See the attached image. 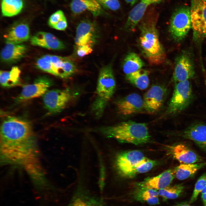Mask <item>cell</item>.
Here are the masks:
<instances>
[{
	"instance_id": "obj_5",
	"label": "cell",
	"mask_w": 206,
	"mask_h": 206,
	"mask_svg": "<svg viewBox=\"0 0 206 206\" xmlns=\"http://www.w3.org/2000/svg\"><path fill=\"white\" fill-rule=\"evenodd\" d=\"M193 98L192 85L189 80L175 83L167 114H174L181 112L190 105Z\"/></svg>"
},
{
	"instance_id": "obj_43",
	"label": "cell",
	"mask_w": 206,
	"mask_h": 206,
	"mask_svg": "<svg viewBox=\"0 0 206 206\" xmlns=\"http://www.w3.org/2000/svg\"><path fill=\"white\" fill-rule=\"evenodd\" d=\"M135 1L136 3L138 1V0H135Z\"/></svg>"
},
{
	"instance_id": "obj_18",
	"label": "cell",
	"mask_w": 206,
	"mask_h": 206,
	"mask_svg": "<svg viewBox=\"0 0 206 206\" xmlns=\"http://www.w3.org/2000/svg\"><path fill=\"white\" fill-rule=\"evenodd\" d=\"M30 42L33 45L50 49L60 50L65 47L64 43L53 35L43 31L38 32L33 35Z\"/></svg>"
},
{
	"instance_id": "obj_36",
	"label": "cell",
	"mask_w": 206,
	"mask_h": 206,
	"mask_svg": "<svg viewBox=\"0 0 206 206\" xmlns=\"http://www.w3.org/2000/svg\"><path fill=\"white\" fill-rule=\"evenodd\" d=\"M105 169L103 163L100 161V175L99 180V185L100 189L102 191L105 185Z\"/></svg>"
},
{
	"instance_id": "obj_40",
	"label": "cell",
	"mask_w": 206,
	"mask_h": 206,
	"mask_svg": "<svg viewBox=\"0 0 206 206\" xmlns=\"http://www.w3.org/2000/svg\"><path fill=\"white\" fill-rule=\"evenodd\" d=\"M201 198L204 206H206V193L201 194Z\"/></svg>"
},
{
	"instance_id": "obj_14",
	"label": "cell",
	"mask_w": 206,
	"mask_h": 206,
	"mask_svg": "<svg viewBox=\"0 0 206 206\" xmlns=\"http://www.w3.org/2000/svg\"><path fill=\"white\" fill-rule=\"evenodd\" d=\"M166 92V89L163 86H153L144 96V109L150 113L158 111L163 105Z\"/></svg>"
},
{
	"instance_id": "obj_28",
	"label": "cell",
	"mask_w": 206,
	"mask_h": 206,
	"mask_svg": "<svg viewBox=\"0 0 206 206\" xmlns=\"http://www.w3.org/2000/svg\"><path fill=\"white\" fill-rule=\"evenodd\" d=\"M135 195L137 201H144L150 205H154L159 203L158 193L153 189H139Z\"/></svg>"
},
{
	"instance_id": "obj_6",
	"label": "cell",
	"mask_w": 206,
	"mask_h": 206,
	"mask_svg": "<svg viewBox=\"0 0 206 206\" xmlns=\"http://www.w3.org/2000/svg\"><path fill=\"white\" fill-rule=\"evenodd\" d=\"M148 159L141 151L137 150L123 151L118 154L115 159L117 171L122 177L126 178L134 177L136 169Z\"/></svg>"
},
{
	"instance_id": "obj_19",
	"label": "cell",
	"mask_w": 206,
	"mask_h": 206,
	"mask_svg": "<svg viewBox=\"0 0 206 206\" xmlns=\"http://www.w3.org/2000/svg\"><path fill=\"white\" fill-rule=\"evenodd\" d=\"M27 51V47L23 44L6 43L1 52V59L5 62L14 63L23 57Z\"/></svg>"
},
{
	"instance_id": "obj_1",
	"label": "cell",
	"mask_w": 206,
	"mask_h": 206,
	"mask_svg": "<svg viewBox=\"0 0 206 206\" xmlns=\"http://www.w3.org/2000/svg\"><path fill=\"white\" fill-rule=\"evenodd\" d=\"M30 124L14 117L3 122L0 128V152L3 161L20 165L31 176L41 170L37 157Z\"/></svg>"
},
{
	"instance_id": "obj_10",
	"label": "cell",
	"mask_w": 206,
	"mask_h": 206,
	"mask_svg": "<svg viewBox=\"0 0 206 206\" xmlns=\"http://www.w3.org/2000/svg\"><path fill=\"white\" fill-rule=\"evenodd\" d=\"M195 72L194 62L190 54L182 53L176 58L173 74L175 83L189 80L194 77Z\"/></svg>"
},
{
	"instance_id": "obj_29",
	"label": "cell",
	"mask_w": 206,
	"mask_h": 206,
	"mask_svg": "<svg viewBox=\"0 0 206 206\" xmlns=\"http://www.w3.org/2000/svg\"><path fill=\"white\" fill-rule=\"evenodd\" d=\"M184 187L181 184L170 185L158 191L159 195L165 199H175L181 195Z\"/></svg>"
},
{
	"instance_id": "obj_30",
	"label": "cell",
	"mask_w": 206,
	"mask_h": 206,
	"mask_svg": "<svg viewBox=\"0 0 206 206\" xmlns=\"http://www.w3.org/2000/svg\"><path fill=\"white\" fill-rule=\"evenodd\" d=\"M67 58L56 55L51 56V62L54 75L64 78L63 67L64 62Z\"/></svg>"
},
{
	"instance_id": "obj_11",
	"label": "cell",
	"mask_w": 206,
	"mask_h": 206,
	"mask_svg": "<svg viewBox=\"0 0 206 206\" xmlns=\"http://www.w3.org/2000/svg\"><path fill=\"white\" fill-rule=\"evenodd\" d=\"M191 25L195 34H206V0H191Z\"/></svg>"
},
{
	"instance_id": "obj_25",
	"label": "cell",
	"mask_w": 206,
	"mask_h": 206,
	"mask_svg": "<svg viewBox=\"0 0 206 206\" xmlns=\"http://www.w3.org/2000/svg\"><path fill=\"white\" fill-rule=\"evenodd\" d=\"M21 71L18 67H13L11 70L1 71L0 82L3 87L9 88L18 84Z\"/></svg>"
},
{
	"instance_id": "obj_12",
	"label": "cell",
	"mask_w": 206,
	"mask_h": 206,
	"mask_svg": "<svg viewBox=\"0 0 206 206\" xmlns=\"http://www.w3.org/2000/svg\"><path fill=\"white\" fill-rule=\"evenodd\" d=\"M52 80L45 76L37 78L33 83L24 86L17 98L18 101H23L43 96L52 85Z\"/></svg>"
},
{
	"instance_id": "obj_38",
	"label": "cell",
	"mask_w": 206,
	"mask_h": 206,
	"mask_svg": "<svg viewBox=\"0 0 206 206\" xmlns=\"http://www.w3.org/2000/svg\"><path fill=\"white\" fill-rule=\"evenodd\" d=\"M163 0H141L138 3L143 8L146 9L148 6L152 4L160 3Z\"/></svg>"
},
{
	"instance_id": "obj_26",
	"label": "cell",
	"mask_w": 206,
	"mask_h": 206,
	"mask_svg": "<svg viewBox=\"0 0 206 206\" xmlns=\"http://www.w3.org/2000/svg\"><path fill=\"white\" fill-rule=\"evenodd\" d=\"M148 72L140 69L130 74L126 75V78L131 83L141 90H144L149 84Z\"/></svg>"
},
{
	"instance_id": "obj_3",
	"label": "cell",
	"mask_w": 206,
	"mask_h": 206,
	"mask_svg": "<svg viewBox=\"0 0 206 206\" xmlns=\"http://www.w3.org/2000/svg\"><path fill=\"white\" fill-rule=\"evenodd\" d=\"M102 131L108 137L114 138L120 142L136 145L147 143L150 138L145 123L131 120L104 128Z\"/></svg>"
},
{
	"instance_id": "obj_33",
	"label": "cell",
	"mask_w": 206,
	"mask_h": 206,
	"mask_svg": "<svg viewBox=\"0 0 206 206\" xmlns=\"http://www.w3.org/2000/svg\"><path fill=\"white\" fill-rule=\"evenodd\" d=\"M156 164V161L148 159L140 165L136 169L135 175L147 172L150 170Z\"/></svg>"
},
{
	"instance_id": "obj_41",
	"label": "cell",
	"mask_w": 206,
	"mask_h": 206,
	"mask_svg": "<svg viewBox=\"0 0 206 206\" xmlns=\"http://www.w3.org/2000/svg\"><path fill=\"white\" fill-rule=\"evenodd\" d=\"M172 206H192L186 203H181Z\"/></svg>"
},
{
	"instance_id": "obj_27",
	"label": "cell",
	"mask_w": 206,
	"mask_h": 206,
	"mask_svg": "<svg viewBox=\"0 0 206 206\" xmlns=\"http://www.w3.org/2000/svg\"><path fill=\"white\" fill-rule=\"evenodd\" d=\"M22 0H2L1 4L2 14L10 17L19 14L23 7Z\"/></svg>"
},
{
	"instance_id": "obj_21",
	"label": "cell",
	"mask_w": 206,
	"mask_h": 206,
	"mask_svg": "<svg viewBox=\"0 0 206 206\" xmlns=\"http://www.w3.org/2000/svg\"><path fill=\"white\" fill-rule=\"evenodd\" d=\"M30 37V31L26 23H20L13 26L5 36L6 43L21 44L27 41Z\"/></svg>"
},
{
	"instance_id": "obj_34",
	"label": "cell",
	"mask_w": 206,
	"mask_h": 206,
	"mask_svg": "<svg viewBox=\"0 0 206 206\" xmlns=\"http://www.w3.org/2000/svg\"><path fill=\"white\" fill-rule=\"evenodd\" d=\"M96 0L104 7L112 10H117L120 7V4L118 0Z\"/></svg>"
},
{
	"instance_id": "obj_24",
	"label": "cell",
	"mask_w": 206,
	"mask_h": 206,
	"mask_svg": "<svg viewBox=\"0 0 206 206\" xmlns=\"http://www.w3.org/2000/svg\"><path fill=\"white\" fill-rule=\"evenodd\" d=\"M144 65V62L137 54L130 52L124 58L123 70L124 73L127 75L141 69Z\"/></svg>"
},
{
	"instance_id": "obj_35",
	"label": "cell",
	"mask_w": 206,
	"mask_h": 206,
	"mask_svg": "<svg viewBox=\"0 0 206 206\" xmlns=\"http://www.w3.org/2000/svg\"><path fill=\"white\" fill-rule=\"evenodd\" d=\"M65 17L63 12L61 10H59L50 16L48 20V24L53 28L59 21Z\"/></svg>"
},
{
	"instance_id": "obj_32",
	"label": "cell",
	"mask_w": 206,
	"mask_h": 206,
	"mask_svg": "<svg viewBox=\"0 0 206 206\" xmlns=\"http://www.w3.org/2000/svg\"><path fill=\"white\" fill-rule=\"evenodd\" d=\"M206 185V173L202 175L196 182L194 191L189 201L190 203L195 202L197 199L199 194Z\"/></svg>"
},
{
	"instance_id": "obj_23",
	"label": "cell",
	"mask_w": 206,
	"mask_h": 206,
	"mask_svg": "<svg viewBox=\"0 0 206 206\" xmlns=\"http://www.w3.org/2000/svg\"><path fill=\"white\" fill-rule=\"evenodd\" d=\"M206 165V162L181 164L174 169L175 176L179 180L186 179Z\"/></svg>"
},
{
	"instance_id": "obj_22",
	"label": "cell",
	"mask_w": 206,
	"mask_h": 206,
	"mask_svg": "<svg viewBox=\"0 0 206 206\" xmlns=\"http://www.w3.org/2000/svg\"><path fill=\"white\" fill-rule=\"evenodd\" d=\"M70 7L72 11L75 14L88 11L94 16H97L102 12L101 5L96 0H72Z\"/></svg>"
},
{
	"instance_id": "obj_2",
	"label": "cell",
	"mask_w": 206,
	"mask_h": 206,
	"mask_svg": "<svg viewBox=\"0 0 206 206\" xmlns=\"http://www.w3.org/2000/svg\"><path fill=\"white\" fill-rule=\"evenodd\" d=\"M158 16L155 10L150 9L145 12L139 25L140 47L144 57L152 65L161 64L166 58L156 27Z\"/></svg>"
},
{
	"instance_id": "obj_13",
	"label": "cell",
	"mask_w": 206,
	"mask_h": 206,
	"mask_svg": "<svg viewBox=\"0 0 206 206\" xmlns=\"http://www.w3.org/2000/svg\"><path fill=\"white\" fill-rule=\"evenodd\" d=\"M177 133L181 138L193 141L206 153V125L195 122Z\"/></svg>"
},
{
	"instance_id": "obj_7",
	"label": "cell",
	"mask_w": 206,
	"mask_h": 206,
	"mask_svg": "<svg viewBox=\"0 0 206 206\" xmlns=\"http://www.w3.org/2000/svg\"><path fill=\"white\" fill-rule=\"evenodd\" d=\"M192 27L190 9L186 6L179 7L171 18L169 30L172 38L179 41L187 35Z\"/></svg>"
},
{
	"instance_id": "obj_39",
	"label": "cell",
	"mask_w": 206,
	"mask_h": 206,
	"mask_svg": "<svg viewBox=\"0 0 206 206\" xmlns=\"http://www.w3.org/2000/svg\"><path fill=\"white\" fill-rule=\"evenodd\" d=\"M67 26V23L66 17L59 21L53 27L57 30H64Z\"/></svg>"
},
{
	"instance_id": "obj_44",
	"label": "cell",
	"mask_w": 206,
	"mask_h": 206,
	"mask_svg": "<svg viewBox=\"0 0 206 206\" xmlns=\"http://www.w3.org/2000/svg\"></svg>"
},
{
	"instance_id": "obj_20",
	"label": "cell",
	"mask_w": 206,
	"mask_h": 206,
	"mask_svg": "<svg viewBox=\"0 0 206 206\" xmlns=\"http://www.w3.org/2000/svg\"><path fill=\"white\" fill-rule=\"evenodd\" d=\"M173 157L182 164H190L201 162V157L185 145L177 144L171 148Z\"/></svg>"
},
{
	"instance_id": "obj_16",
	"label": "cell",
	"mask_w": 206,
	"mask_h": 206,
	"mask_svg": "<svg viewBox=\"0 0 206 206\" xmlns=\"http://www.w3.org/2000/svg\"><path fill=\"white\" fill-rule=\"evenodd\" d=\"M175 176L174 170L170 169L157 176L147 178L142 181L137 183L136 186L138 189L159 190L169 186Z\"/></svg>"
},
{
	"instance_id": "obj_17",
	"label": "cell",
	"mask_w": 206,
	"mask_h": 206,
	"mask_svg": "<svg viewBox=\"0 0 206 206\" xmlns=\"http://www.w3.org/2000/svg\"><path fill=\"white\" fill-rule=\"evenodd\" d=\"M67 206H107L103 199L91 193L80 186Z\"/></svg>"
},
{
	"instance_id": "obj_37",
	"label": "cell",
	"mask_w": 206,
	"mask_h": 206,
	"mask_svg": "<svg viewBox=\"0 0 206 206\" xmlns=\"http://www.w3.org/2000/svg\"><path fill=\"white\" fill-rule=\"evenodd\" d=\"M76 53L79 57H83L91 53L92 51V47L89 45L77 46Z\"/></svg>"
},
{
	"instance_id": "obj_9",
	"label": "cell",
	"mask_w": 206,
	"mask_h": 206,
	"mask_svg": "<svg viewBox=\"0 0 206 206\" xmlns=\"http://www.w3.org/2000/svg\"><path fill=\"white\" fill-rule=\"evenodd\" d=\"M99 31L96 24L90 21H81L76 29L75 41L77 46L89 45L92 47L98 42Z\"/></svg>"
},
{
	"instance_id": "obj_4",
	"label": "cell",
	"mask_w": 206,
	"mask_h": 206,
	"mask_svg": "<svg viewBox=\"0 0 206 206\" xmlns=\"http://www.w3.org/2000/svg\"><path fill=\"white\" fill-rule=\"evenodd\" d=\"M116 87V83L112 67L108 64L102 67L98 80L97 97L93 106L100 109H104L106 103L112 98Z\"/></svg>"
},
{
	"instance_id": "obj_42",
	"label": "cell",
	"mask_w": 206,
	"mask_h": 206,
	"mask_svg": "<svg viewBox=\"0 0 206 206\" xmlns=\"http://www.w3.org/2000/svg\"><path fill=\"white\" fill-rule=\"evenodd\" d=\"M126 2L130 5H133L135 4L136 2L135 0H125Z\"/></svg>"
},
{
	"instance_id": "obj_15",
	"label": "cell",
	"mask_w": 206,
	"mask_h": 206,
	"mask_svg": "<svg viewBox=\"0 0 206 206\" xmlns=\"http://www.w3.org/2000/svg\"><path fill=\"white\" fill-rule=\"evenodd\" d=\"M118 113L124 116L140 112L144 108L143 99L136 93L130 94L119 100L116 103Z\"/></svg>"
},
{
	"instance_id": "obj_31",
	"label": "cell",
	"mask_w": 206,
	"mask_h": 206,
	"mask_svg": "<svg viewBox=\"0 0 206 206\" xmlns=\"http://www.w3.org/2000/svg\"><path fill=\"white\" fill-rule=\"evenodd\" d=\"M51 56L46 55L39 58L36 62V65L39 69L54 75L51 62Z\"/></svg>"
},
{
	"instance_id": "obj_8",
	"label": "cell",
	"mask_w": 206,
	"mask_h": 206,
	"mask_svg": "<svg viewBox=\"0 0 206 206\" xmlns=\"http://www.w3.org/2000/svg\"><path fill=\"white\" fill-rule=\"evenodd\" d=\"M43 96L45 108L52 114L61 112L73 98L72 92L67 89L47 90Z\"/></svg>"
}]
</instances>
